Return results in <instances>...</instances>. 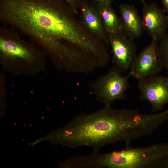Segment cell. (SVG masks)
I'll return each instance as SVG.
<instances>
[{
	"label": "cell",
	"mask_w": 168,
	"mask_h": 168,
	"mask_svg": "<svg viewBox=\"0 0 168 168\" xmlns=\"http://www.w3.org/2000/svg\"><path fill=\"white\" fill-rule=\"evenodd\" d=\"M167 16H168V15H167Z\"/></svg>",
	"instance_id": "ac0fdd59"
},
{
	"label": "cell",
	"mask_w": 168,
	"mask_h": 168,
	"mask_svg": "<svg viewBox=\"0 0 168 168\" xmlns=\"http://www.w3.org/2000/svg\"><path fill=\"white\" fill-rule=\"evenodd\" d=\"M111 4H96L98 10L108 35L122 31L120 18L117 14Z\"/></svg>",
	"instance_id": "7c38bea8"
},
{
	"label": "cell",
	"mask_w": 168,
	"mask_h": 168,
	"mask_svg": "<svg viewBox=\"0 0 168 168\" xmlns=\"http://www.w3.org/2000/svg\"><path fill=\"white\" fill-rule=\"evenodd\" d=\"M78 13L80 22L90 34L109 46L108 35L96 4L90 0H81Z\"/></svg>",
	"instance_id": "9c48e42d"
},
{
	"label": "cell",
	"mask_w": 168,
	"mask_h": 168,
	"mask_svg": "<svg viewBox=\"0 0 168 168\" xmlns=\"http://www.w3.org/2000/svg\"><path fill=\"white\" fill-rule=\"evenodd\" d=\"M155 2L143 4L142 19L145 31L152 39L160 40L167 33L168 17Z\"/></svg>",
	"instance_id": "30bf717a"
},
{
	"label": "cell",
	"mask_w": 168,
	"mask_h": 168,
	"mask_svg": "<svg viewBox=\"0 0 168 168\" xmlns=\"http://www.w3.org/2000/svg\"><path fill=\"white\" fill-rule=\"evenodd\" d=\"M141 100L148 101L152 112L161 110L168 104V77L155 75L138 80Z\"/></svg>",
	"instance_id": "52a82bcc"
},
{
	"label": "cell",
	"mask_w": 168,
	"mask_h": 168,
	"mask_svg": "<svg viewBox=\"0 0 168 168\" xmlns=\"http://www.w3.org/2000/svg\"><path fill=\"white\" fill-rule=\"evenodd\" d=\"M119 7L122 31L132 39L140 38L145 30L142 18L135 6L121 4Z\"/></svg>",
	"instance_id": "8fae6325"
},
{
	"label": "cell",
	"mask_w": 168,
	"mask_h": 168,
	"mask_svg": "<svg viewBox=\"0 0 168 168\" xmlns=\"http://www.w3.org/2000/svg\"><path fill=\"white\" fill-rule=\"evenodd\" d=\"M143 3V4L145 3V0H140Z\"/></svg>",
	"instance_id": "e0dca14e"
},
{
	"label": "cell",
	"mask_w": 168,
	"mask_h": 168,
	"mask_svg": "<svg viewBox=\"0 0 168 168\" xmlns=\"http://www.w3.org/2000/svg\"><path fill=\"white\" fill-rule=\"evenodd\" d=\"M163 5V9L166 13L168 14V0H161Z\"/></svg>",
	"instance_id": "2e32d148"
},
{
	"label": "cell",
	"mask_w": 168,
	"mask_h": 168,
	"mask_svg": "<svg viewBox=\"0 0 168 168\" xmlns=\"http://www.w3.org/2000/svg\"><path fill=\"white\" fill-rule=\"evenodd\" d=\"M76 14H78L81 0H63Z\"/></svg>",
	"instance_id": "5bb4252c"
},
{
	"label": "cell",
	"mask_w": 168,
	"mask_h": 168,
	"mask_svg": "<svg viewBox=\"0 0 168 168\" xmlns=\"http://www.w3.org/2000/svg\"><path fill=\"white\" fill-rule=\"evenodd\" d=\"M121 73L112 66L105 74L89 84L97 101L104 106H111L116 100L125 99L131 76L128 73L125 76Z\"/></svg>",
	"instance_id": "5b68a950"
},
{
	"label": "cell",
	"mask_w": 168,
	"mask_h": 168,
	"mask_svg": "<svg viewBox=\"0 0 168 168\" xmlns=\"http://www.w3.org/2000/svg\"><path fill=\"white\" fill-rule=\"evenodd\" d=\"M108 35L112 67L121 73L129 70L137 56V45L134 40L122 31Z\"/></svg>",
	"instance_id": "8992f818"
},
{
	"label": "cell",
	"mask_w": 168,
	"mask_h": 168,
	"mask_svg": "<svg viewBox=\"0 0 168 168\" xmlns=\"http://www.w3.org/2000/svg\"><path fill=\"white\" fill-rule=\"evenodd\" d=\"M96 4H103L112 3L114 0H90Z\"/></svg>",
	"instance_id": "9a60e30c"
},
{
	"label": "cell",
	"mask_w": 168,
	"mask_h": 168,
	"mask_svg": "<svg viewBox=\"0 0 168 168\" xmlns=\"http://www.w3.org/2000/svg\"><path fill=\"white\" fill-rule=\"evenodd\" d=\"M45 52L18 32L6 26L0 28V61L3 70L13 75H34L45 68Z\"/></svg>",
	"instance_id": "3957f363"
},
{
	"label": "cell",
	"mask_w": 168,
	"mask_h": 168,
	"mask_svg": "<svg viewBox=\"0 0 168 168\" xmlns=\"http://www.w3.org/2000/svg\"><path fill=\"white\" fill-rule=\"evenodd\" d=\"M158 41L152 39L137 56L128 73L138 80L157 75L163 68L158 58Z\"/></svg>",
	"instance_id": "ba28073f"
},
{
	"label": "cell",
	"mask_w": 168,
	"mask_h": 168,
	"mask_svg": "<svg viewBox=\"0 0 168 168\" xmlns=\"http://www.w3.org/2000/svg\"><path fill=\"white\" fill-rule=\"evenodd\" d=\"M159 41L157 47L158 58L163 68L168 70V33Z\"/></svg>",
	"instance_id": "4fadbf2b"
},
{
	"label": "cell",
	"mask_w": 168,
	"mask_h": 168,
	"mask_svg": "<svg viewBox=\"0 0 168 168\" xmlns=\"http://www.w3.org/2000/svg\"><path fill=\"white\" fill-rule=\"evenodd\" d=\"M63 0H0V21L22 34L51 60L67 48H80L88 33Z\"/></svg>",
	"instance_id": "6da1fadb"
},
{
	"label": "cell",
	"mask_w": 168,
	"mask_h": 168,
	"mask_svg": "<svg viewBox=\"0 0 168 168\" xmlns=\"http://www.w3.org/2000/svg\"><path fill=\"white\" fill-rule=\"evenodd\" d=\"M149 118L133 109H114L110 106L91 114H82L56 132V142L71 148L87 146L98 152L103 146L119 142L126 146L135 139L147 135Z\"/></svg>",
	"instance_id": "7a4b0ae2"
},
{
	"label": "cell",
	"mask_w": 168,
	"mask_h": 168,
	"mask_svg": "<svg viewBox=\"0 0 168 168\" xmlns=\"http://www.w3.org/2000/svg\"></svg>",
	"instance_id": "d6986e66"
},
{
	"label": "cell",
	"mask_w": 168,
	"mask_h": 168,
	"mask_svg": "<svg viewBox=\"0 0 168 168\" xmlns=\"http://www.w3.org/2000/svg\"><path fill=\"white\" fill-rule=\"evenodd\" d=\"M88 168H168V144L143 147L126 146L111 152L86 155Z\"/></svg>",
	"instance_id": "277c9868"
}]
</instances>
